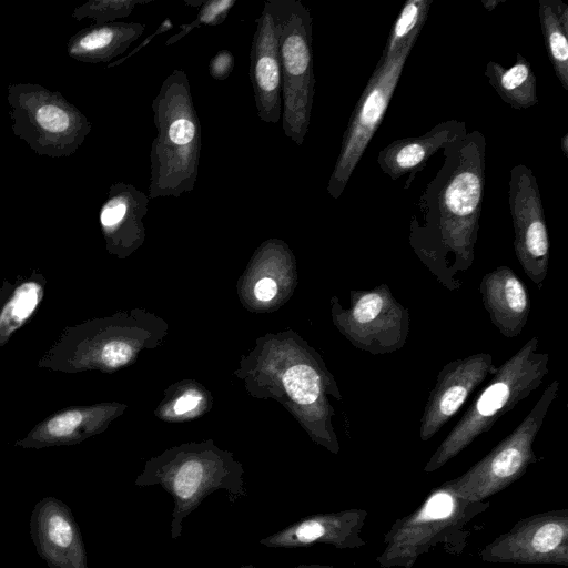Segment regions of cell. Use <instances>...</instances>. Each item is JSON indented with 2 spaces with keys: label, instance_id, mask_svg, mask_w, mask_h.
Returning a JSON list of instances; mask_svg holds the SVG:
<instances>
[{
  "label": "cell",
  "instance_id": "cell-13",
  "mask_svg": "<svg viewBox=\"0 0 568 568\" xmlns=\"http://www.w3.org/2000/svg\"><path fill=\"white\" fill-rule=\"evenodd\" d=\"M283 0H267L255 20L250 51V80L257 116L267 124L282 118L280 34Z\"/></svg>",
  "mask_w": 568,
  "mask_h": 568
},
{
  "label": "cell",
  "instance_id": "cell-32",
  "mask_svg": "<svg viewBox=\"0 0 568 568\" xmlns=\"http://www.w3.org/2000/svg\"><path fill=\"white\" fill-rule=\"evenodd\" d=\"M277 293L276 283L268 277L260 280L254 286V294L260 301H270Z\"/></svg>",
  "mask_w": 568,
  "mask_h": 568
},
{
  "label": "cell",
  "instance_id": "cell-1",
  "mask_svg": "<svg viewBox=\"0 0 568 568\" xmlns=\"http://www.w3.org/2000/svg\"><path fill=\"white\" fill-rule=\"evenodd\" d=\"M444 161L425 185L410 216L408 244L448 291L463 286L459 274L475 260L485 190L486 139L467 132L443 150Z\"/></svg>",
  "mask_w": 568,
  "mask_h": 568
},
{
  "label": "cell",
  "instance_id": "cell-20",
  "mask_svg": "<svg viewBox=\"0 0 568 568\" xmlns=\"http://www.w3.org/2000/svg\"><path fill=\"white\" fill-rule=\"evenodd\" d=\"M104 417L105 410L97 407H69L47 417L14 445L36 449L74 445L94 434Z\"/></svg>",
  "mask_w": 568,
  "mask_h": 568
},
{
  "label": "cell",
  "instance_id": "cell-35",
  "mask_svg": "<svg viewBox=\"0 0 568 568\" xmlns=\"http://www.w3.org/2000/svg\"><path fill=\"white\" fill-rule=\"evenodd\" d=\"M560 149L566 158H568V133H565L559 140Z\"/></svg>",
  "mask_w": 568,
  "mask_h": 568
},
{
  "label": "cell",
  "instance_id": "cell-15",
  "mask_svg": "<svg viewBox=\"0 0 568 568\" xmlns=\"http://www.w3.org/2000/svg\"><path fill=\"white\" fill-rule=\"evenodd\" d=\"M30 535L49 568H89L80 528L70 508L55 497L40 499L31 513Z\"/></svg>",
  "mask_w": 568,
  "mask_h": 568
},
{
  "label": "cell",
  "instance_id": "cell-10",
  "mask_svg": "<svg viewBox=\"0 0 568 568\" xmlns=\"http://www.w3.org/2000/svg\"><path fill=\"white\" fill-rule=\"evenodd\" d=\"M335 322L358 349L372 355L394 353L404 347L410 332V315L387 284L351 291L349 307L335 305Z\"/></svg>",
  "mask_w": 568,
  "mask_h": 568
},
{
  "label": "cell",
  "instance_id": "cell-31",
  "mask_svg": "<svg viewBox=\"0 0 568 568\" xmlns=\"http://www.w3.org/2000/svg\"><path fill=\"white\" fill-rule=\"evenodd\" d=\"M174 27L173 22L171 19H165L161 22V24L156 28V30L148 36L138 47H135L129 54L122 57L121 59L114 61V62H111L108 64V68H113V67H116V65H120L122 64L125 60H128L129 58L133 57L134 54H136L141 49H143L145 45H148L155 37H159L160 34L162 33H165L168 32L169 30H171L172 28Z\"/></svg>",
  "mask_w": 568,
  "mask_h": 568
},
{
  "label": "cell",
  "instance_id": "cell-8",
  "mask_svg": "<svg viewBox=\"0 0 568 568\" xmlns=\"http://www.w3.org/2000/svg\"><path fill=\"white\" fill-rule=\"evenodd\" d=\"M312 16L300 0H283L280 34L282 128L302 145L308 132L315 94Z\"/></svg>",
  "mask_w": 568,
  "mask_h": 568
},
{
  "label": "cell",
  "instance_id": "cell-11",
  "mask_svg": "<svg viewBox=\"0 0 568 568\" xmlns=\"http://www.w3.org/2000/svg\"><path fill=\"white\" fill-rule=\"evenodd\" d=\"M478 558L491 564L568 567V508L518 520L508 531L481 548Z\"/></svg>",
  "mask_w": 568,
  "mask_h": 568
},
{
  "label": "cell",
  "instance_id": "cell-2",
  "mask_svg": "<svg viewBox=\"0 0 568 568\" xmlns=\"http://www.w3.org/2000/svg\"><path fill=\"white\" fill-rule=\"evenodd\" d=\"M156 135L150 152L149 199L192 192L199 175L202 133L186 73L176 69L152 101Z\"/></svg>",
  "mask_w": 568,
  "mask_h": 568
},
{
  "label": "cell",
  "instance_id": "cell-6",
  "mask_svg": "<svg viewBox=\"0 0 568 568\" xmlns=\"http://www.w3.org/2000/svg\"><path fill=\"white\" fill-rule=\"evenodd\" d=\"M135 485H158L171 496L172 540L182 536L184 519L212 493L223 490L231 504L248 495L239 465L209 454H180L168 463L150 464L136 478Z\"/></svg>",
  "mask_w": 568,
  "mask_h": 568
},
{
  "label": "cell",
  "instance_id": "cell-22",
  "mask_svg": "<svg viewBox=\"0 0 568 568\" xmlns=\"http://www.w3.org/2000/svg\"><path fill=\"white\" fill-rule=\"evenodd\" d=\"M45 278L33 271L14 283L3 282L0 288V347L34 314L44 296Z\"/></svg>",
  "mask_w": 568,
  "mask_h": 568
},
{
  "label": "cell",
  "instance_id": "cell-26",
  "mask_svg": "<svg viewBox=\"0 0 568 568\" xmlns=\"http://www.w3.org/2000/svg\"><path fill=\"white\" fill-rule=\"evenodd\" d=\"M282 381L286 393L296 404L313 405L322 396L323 378L311 365L297 364L290 367Z\"/></svg>",
  "mask_w": 568,
  "mask_h": 568
},
{
  "label": "cell",
  "instance_id": "cell-5",
  "mask_svg": "<svg viewBox=\"0 0 568 568\" xmlns=\"http://www.w3.org/2000/svg\"><path fill=\"white\" fill-rule=\"evenodd\" d=\"M7 101L13 134L39 155L70 156L92 130V123L74 104L40 84H10Z\"/></svg>",
  "mask_w": 568,
  "mask_h": 568
},
{
  "label": "cell",
  "instance_id": "cell-29",
  "mask_svg": "<svg viewBox=\"0 0 568 568\" xmlns=\"http://www.w3.org/2000/svg\"><path fill=\"white\" fill-rule=\"evenodd\" d=\"M133 355L132 346L122 339H112L101 351L95 367L116 368L126 364Z\"/></svg>",
  "mask_w": 568,
  "mask_h": 568
},
{
  "label": "cell",
  "instance_id": "cell-9",
  "mask_svg": "<svg viewBox=\"0 0 568 568\" xmlns=\"http://www.w3.org/2000/svg\"><path fill=\"white\" fill-rule=\"evenodd\" d=\"M419 33L389 59L378 60L343 134L342 145L327 183V192L338 199L344 192L368 143L379 128L405 63Z\"/></svg>",
  "mask_w": 568,
  "mask_h": 568
},
{
  "label": "cell",
  "instance_id": "cell-36",
  "mask_svg": "<svg viewBox=\"0 0 568 568\" xmlns=\"http://www.w3.org/2000/svg\"><path fill=\"white\" fill-rule=\"evenodd\" d=\"M294 568H337L331 565H320V564H301L295 566Z\"/></svg>",
  "mask_w": 568,
  "mask_h": 568
},
{
  "label": "cell",
  "instance_id": "cell-37",
  "mask_svg": "<svg viewBox=\"0 0 568 568\" xmlns=\"http://www.w3.org/2000/svg\"><path fill=\"white\" fill-rule=\"evenodd\" d=\"M204 1L184 0V3L190 7H201Z\"/></svg>",
  "mask_w": 568,
  "mask_h": 568
},
{
  "label": "cell",
  "instance_id": "cell-14",
  "mask_svg": "<svg viewBox=\"0 0 568 568\" xmlns=\"http://www.w3.org/2000/svg\"><path fill=\"white\" fill-rule=\"evenodd\" d=\"M497 371L493 356L480 352L445 364L436 376L420 418L419 438L429 440L462 408L471 393Z\"/></svg>",
  "mask_w": 568,
  "mask_h": 568
},
{
  "label": "cell",
  "instance_id": "cell-12",
  "mask_svg": "<svg viewBox=\"0 0 568 568\" xmlns=\"http://www.w3.org/2000/svg\"><path fill=\"white\" fill-rule=\"evenodd\" d=\"M508 195L515 255L526 275L540 290L548 273L549 236L539 186L527 165L511 168Z\"/></svg>",
  "mask_w": 568,
  "mask_h": 568
},
{
  "label": "cell",
  "instance_id": "cell-33",
  "mask_svg": "<svg viewBox=\"0 0 568 568\" xmlns=\"http://www.w3.org/2000/svg\"><path fill=\"white\" fill-rule=\"evenodd\" d=\"M201 400V395L195 392H187L181 396L174 404V412L176 414H184L192 410Z\"/></svg>",
  "mask_w": 568,
  "mask_h": 568
},
{
  "label": "cell",
  "instance_id": "cell-24",
  "mask_svg": "<svg viewBox=\"0 0 568 568\" xmlns=\"http://www.w3.org/2000/svg\"><path fill=\"white\" fill-rule=\"evenodd\" d=\"M538 16L548 59L568 91V6L561 0H539Z\"/></svg>",
  "mask_w": 568,
  "mask_h": 568
},
{
  "label": "cell",
  "instance_id": "cell-25",
  "mask_svg": "<svg viewBox=\"0 0 568 568\" xmlns=\"http://www.w3.org/2000/svg\"><path fill=\"white\" fill-rule=\"evenodd\" d=\"M432 3L433 0H408L404 3L390 29L381 59L393 58L410 37L420 33Z\"/></svg>",
  "mask_w": 568,
  "mask_h": 568
},
{
  "label": "cell",
  "instance_id": "cell-18",
  "mask_svg": "<svg viewBox=\"0 0 568 568\" xmlns=\"http://www.w3.org/2000/svg\"><path fill=\"white\" fill-rule=\"evenodd\" d=\"M481 303L491 324L506 338L523 332L530 313V298L526 285L506 265L486 273L478 286Z\"/></svg>",
  "mask_w": 568,
  "mask_h": 568
},
{
  "label": "cell",
  "instance_id": "cell-17",
  "mask_svg": "<svg viewBox=\"0 0 568 568\" xmlns=\"http://www.w3.org/2000/svg\"><path fill=\"white\" fill-rule=\"evenodd\" d=\"M466 133L464 121L440 122L422 135L392 141L379 151L377 163L392 180L408 175L404 185L407 189L435 153Z\"/></svg>",
  "mask_w": 568,
  "mask_h": 568
},
{
  "label": "cell",
  "instance_id": "cell-21",
  "mask_svg": "<svg viewBox=\"0 0 568 568\" xmlns=\"http://www.w3.org/2000/svg\"><path fill=\"white\" fill-rule=\"evenodd\" d=\"M139 22H110L92 24L78 31L67 44L68 55L85 63H104L123 54L144 32Z\"/></svg>",
  "mask_w": 568,
  "mask_h": 568
},
{
  "label": "cell",
  "instance_id": "cell-16",
  "mask_svg": "<svg viewBox=\"0 0 568 568\" xmlns=\"http://www.w3.org/2000/svg\"><path fill=\"white\" fill-rule=\"evenodd\" d=\"M368 513L349 508L335 513L315 514L300 519L260 540L262 546L277 549H294L325 544L339 550L358 549L365 546L362 529Z\"/></svg>",
  "mask_w": 568,
  "mask_h": 568
},
{
  "label": "cell",
  "instance_id": "cell-30",
  "mask_svg": "<svg viewBox=\"0 0 568 568\" xmlns=\"http://www.w3.org/2000/svg\"><path fill=\"white\" fill-rule=\"evenodd\" d=\"M234 65L233 53L230 50H220L209 61V74L217 81L226 80Z\"/></svg>",
  "mask_w": 568,
  "mask_h": 568
},
{
  "label": "cell",
  "instance_id": "cell-4",
  "mask_svg": "<svg viewBox=\"0 0 568 568\" xmlns=\"http://www.w3.org/2000/svg\"><path fill=\"white\" fill-rule=\"evenodd\" d=\"M538 344V338L531 337L497 367L486 387L430 456L425 473H433L456 457L541 385L549 373L550 355L539 352Z\"/></svg>",
  "mask_w": 568,
  "mask_h": 568
},
{
  "label": "cell",
  "instance_id": "cell-7",
  "mask_svg": "<svg viewBox=\"0 0 568 568\" xmlns=\"http://www.w3.org/2000/svg\"><path fill=\"white\" fill-rule=\"evenodd\" d=\"M558 392L559 381L554 379L508 436L463 475L445 483L459 497L483 501L518 480L539 459L534 442Z\"/></svg>",
  "mask_w": 568,
  "mask_h": 568
},
{
  "label": "cell",
  "instance_id": "cell-23",
  "mask_svg": "<svg viewBox=\"0 0 568 568\" xmlns=\"http://www.w3.org/2000/svg\"><path fill=\"white\" fill-rule=\"evenodd\" d=\"M484 74L500 99L513 109L525 110L538 103L536 75L523 54L517 53L509 68L488 61Z\"/></svg>",
  "mask_w": 568,
  "mask_h": 568
},
{
  "label": "cell",
  "instance_id": "cell-3",
  "mask_svg": "<svg viewBox=\"0 0 568 568\" xmlns=\"http://www.w3.org/2000/svg\"><path fill=\"white\" fill-rule=\"evenodd\" d=\"M489 503L459 497L446 484L433 489L413 513L394 521L384 535V550L376 557L382 568H413L418 558L442 546L460 555L470 535L471 521Z\"/></svg>",
  "mask_w": 568,
  "mask_h": 568
},
{
  "label": "cell",
  "instance_id": "cell-19",
  "mask_svg": "<svg viewBox=\"0 0 568 568\" xmlns=\"http://www.w3.org/2000/svg\"><path fill=\"white\" fill-rule=\"evenodd\" d=\"M150 199L133 184H111L99 212V222L110 248L130 246L143 235L142 217Z\"/></svg>",
  "mask_w": 568,
  "mask_h": 568
},
{
  "label": "cell",
  "instance_id": "cell-34",
  "mask_svg": "<svg viewBox=\"0 0 568 568\" xmlns=\"http://www.w3.org/2000/svg\"><path fill=\"white\" fill-rule=\"evenodd\" d=\"M505 2V0H481V4L488 11H493L500 3Z\"/></svg>",
  "mask_w": 568,
  "mask_h": 568
},
{
  "label": "cell",
  "instance_id": "cell-27",
  "mask_svg": "<svg viewBox=\"0 0 568 568\" xmlns=\"http://www.w3.org/2000/svg\"><path fill=\"white\" fill-rule=\"evenodd\" d=\"M149 2L152 0H90L77 7L71 17L78 21L91 19L93 24L101 26L126 18L136 6Z\"/></svg>",
  "mask_w": 568,
  "mask_h": 568
},
{
  "label": "cell",
  "instance_id": "cell-38",
  "mask_svg": "<svg viewBox=\"0 0 568 568\" xmlns=\"http://www.w3.org/2000/svg\"><path fill=\"white\" fill-rule=\"evenodd\" d=\"M232 568H256V567L254 565L246 564V565H241V566L232 567Z\"/></svg>",
  "mask_w": 568,
  "mask_h": 568
},
{
  "label": "cell",
  "instance_id": "cell-28",
  "mask_svg": "<svg viewBox=\"0 0 568 568\" xmlns=\"http://www.w3.org/2000/svg\"><path fill=\"white\" fill-rule=\"evenodd\" d=\"M236 0H210L204 1L199 8L195 19L185 24L180 26V31L174 36L170 37L165 45H171L187 36L195 28L201 26L217 27L222 24L231 9L235 6Z\"/></svg>",
  "mask_w": 568,
  "mask_h": 568
}]
</instances>
